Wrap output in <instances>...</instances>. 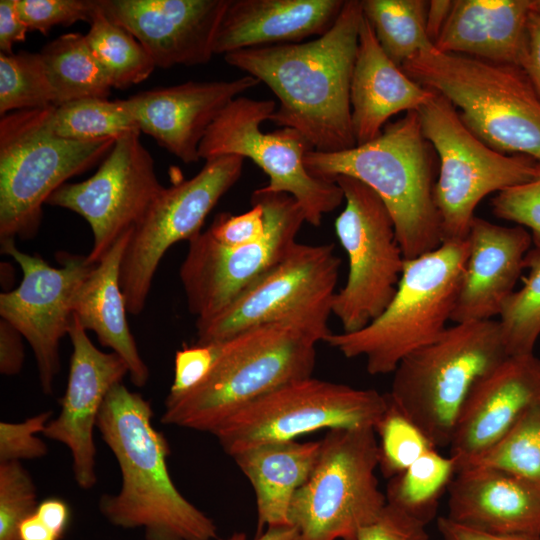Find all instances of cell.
Instances as JSON below:
<instances>
[{"label":"cell","mask_w":540,"mask_h":540,"mask_svg":"<svg viewBox=\"0 0 540 540\" xmlns=\"http://www.w3.org/2000/svg\"><path fill=\"white\" fill-rule=\"evenodd\" d=\"M417 111L386 124L374 140L338 152L310 150L308 172L334 180L345 175L370 187L383 201L395 226L404 259L428 253L443 242L434 200L435 161Z\"/></svg>","instance_id":"cell-3"},{"label":"cell","mask_w":540,"mask_h":540,"mask_svg":"<svg viewBox=\"0 0 540 540\" xmlns=\"http://www.w3.org/2000/svg\"><path fill=\"white\" fill-rule=\"evenodd\" d=\"M28 28L19 17L16 0L0 1V53L13 54V46L26 39Z\"/></svg>","instance_id":"cell-47"},{"label":"cell","mask_w":540,"mask_h":540,"mask_svg":"<svg viewBox=\"0 0 540 540\" xmlns=\"http://www.w3.org/2000/svg\"><path fill=\"white\" fill-rule=\"evenodd\" d=\"M470 466L501 469L540 488V402L531 406L493 447L463 468Z\"/></svg>","instance_id":"cell-36"},{"label":"cell","mask_w":540,"mask_h":540,"mask_svg":"<svg viewBox=\"0 0 540 540\" xmlns=\"http://www.w3.org/2000/svg\"><path fill=\"white\" fill-rule=\"evenodd\" d=\"M341 260L333 244L295 243L287 255L214 317L196 320L198 343L223 342L243 331L288 323L318 335L331 333Z\"/></svg>","instance_id":"cell-11"},{"label":"cell","mask_w":540,"mask_h":540,"mask_svg":"<svg viewBox=\"0 0 540 540\" xmlns=\"http://www.w3.org/2000/svg\"><path fill=\"white\" fill-rule=\"evenodd\" d=\"M467 238L405 259L397 290L385 310L354 332H331L325 339L346 358L364 357L371 375L393 373L413 351L446 330L468 257Z\"/></svg>","instance_id":"cell-6"},{"label":"cell","mask_w":540,"mask_h":540,"mask_svg":"<svg viewBox=\"0 0 540 540\" xmlns=\"http://www.w3.org/2000/svg\"><path fill=\"white\" fill-rule=\"evenodd\" d=\"M434 93L407 76L385 54L363 16L350 89L356 146L377 138L390 117L417 111Z\"/></svg>","instance_id":"cell-26"},{"label":"cell","mask_w":540,"mask_h":540,"mask_svg":"<svg viewBox=\"0 0 540 540\" xmlns=\"http://www.w3.org/2000/svg\"><path fill=\"white\" fill-rule=\"evenodd\" d=\"M377 467L373 427L328 430L313 471L291 502L290 524L300 540H357L387 504Z\"/></svg>","instance_id":"cell-9"},{"label":"cell","mask_w":540,"mask_h":540,"mask_svg":"<svg viewBox=\"0 0 540 540\" xmlns=\"http://www.w3.org/2000/svg\"><path fill=\"white\" fill-rule=\"evenodd\" d=\"M35 513L59 539L63 536L70 517L65 501L59 498L45 499L38 504Z\"/></svg>","instance_id":"cell-50"},{"label":"cell","mask_w":540,"mask_h":540,"mask_svg":"<svg viewBox=\"0 0 540 540\" xmlns=\"http://www.w3.org/2000/svg\"><path fill=\"white\" fill-rule=\"evenodd\" d=\"M96 6V0H16L19 17L28 30L42 34L57 25L90 23Z\"/></svg>","instance_id":"cell-40"},{"label":"cell","mask_w":540,"mask_h":540,"mask_svg":"<svg viewBox=\"0 0 540 540\" xmlns=\"http://www.w3.org/2000/svg\"><path fill=\"white\" fill-rule=\"evenodd\" d=\"M243 162L236 155L205 160L195 176L160 190L133 228L122 258L120 286L129 313L142 312L162 257L201 232L208 214L239 180Z\"/></svg>","instance_id":"cell-16"},{"label":"cell","mask_w":540,"mask_h":540,"mask_svg":"<svg viewBox=\"0 0 540 540\" xmlns=\"http://www.w3.org/2000/svg\"><path fill=\"white\" fill-rule=\"evenodd\" d=\"M68 335L73 352L67 387L59 400V415L48 422L42 434L70 450L75 482L88 490L97 482L93 433L100 409L109 391L129 370L119 355L100 351L91 342L76 316Z\"/></svg>","instance_id":"cell-19"},{"label":"cell","mask_w":540,"mask_h":540,"mask_svg":"<svg viewBox=\"0 0 540 540\" xmlns=\"http://www.w3.org/2000/svg\"><path fill=\"white\" fill-rule=\"evenodd\" d=\"M417 114L439 160L434 200L443 241L467 238L474 211L487 195L529 182L538 173L535 159L498 152L480 140L441 94L435 92Z\"/></svg>","instance_id":"cell-10"},{"label":"cell","mask_w":540,"mask_h":540,"mask_svg":"<svg viewBox=\"0 0 540 540\" xmlns=\"http://www.w3.org/2000/svg\"><path fill=\"white\" fill-rule=\"evenodd\" d=\"M426 525L387 502L380 515L359 531L357 540H428Z\"/></svg>","instance_id":"cell-45"},{"label":"cell","mask_w":540,"mask_h":540,"mask_svg":"<svg viewBox=\"0 0 540 540\" xmlns=\"http://www.w3.org/2000/svg\"><path fill=\"white\" fill-rule=\"evenodd\" d=\"M224 540H247L246 534L242 532L233 533L230 537Z\"/></svg>","instance_id":"cell-54"},{"label":"cell","mask_w":540,"mask_h":540,"mask_svg":"<svg viewBox=\"0 0 540 540\" xmlns=\"http://www.w3.org/2000/svg\"><path fill=\"white\" fill-rule=\"evenodd\" d=\"M54 104L39 52L0 53V115Z\"/></svg>","instance_id":"cell-37"},{"label":"cell","mask_w":540,"mask_h":540,"mask_svg":"<svg viewBox=\"0 0 540 540\" xmlns=\"http://www.w3.org/2000/svg\"><path fill=\"white\" fill-rule=\"evenodd\" d=\"M361 5L380 47L399 67L434 48L426 29L429 1L361 0Z\"/></svg>","instance_id":"cell-31"},{"label":"cell","mask_w":540,"mask_h":540,"mask_svg":"<svg viewBox=\"0 0 540 540\" xmlns=\"http://www.w3.org/2000/svg\"><path fill=\"white\" fill-rule=\"evenodd\" d=\"M528 275L518 291L505 301L498 320L508 356L534 353L540 335V239L532 237V246L523 261Z\"/></svg>","instance_id":"cell-35"},{"label":"cell","mask_w":540,"mask_h":540,"mask_svg":"<svg viewBox=\"0 0 540 540\" xmlns=\"http://www.w3.org/2000/svg\"><path fill=\"white\" fill-rule=\"evenodd\" d=\"M100 10L128 30L156 67L195 66L214 53L229 0H97Z\"/></svg>","instance_id":"cell-20"},{"label":"cell","mask_w":540,"mask_h":540,"mask_svg":"<svg viewBox=\"0 0 540 540\" xmlns=\"http://www.w3.org/2000/svg\"><path fill=\"white\" fill-rule=\"evenodd\" d=\"M50 128L61 138L94 141L139 131L125 100L84 98L52 107Z\"/></svg>","instance_id":"cell-34"},{"label":"cell","mask_w":540,"mask_h":540,"mask_svg":"<svg viewBox=\"0 0 540 540\" xmlns=\"http://www.w3.org/2000/svg\"><path fill=\"white\" fill-rule=\"evenodd\" d=\"M437 528L443 540H540L533 534H494L455 523L446 516L439 517Z\"/></svg>","instance_id":"cell-48"},{"label":"cell","mask_w":540,"mask_h":540,"mask_svg":"<svg viewBox=\"0 0 540 540\" xmlns=\"http://www.w3.org/2000/svg\"><path fill=\"white\" fill-rule=\"evenodd\" d=\"M132 230L112 245L81 282L74 297L73 313L86 331L96 334L102 346L125 361L132 383L143 387L150 373L129 329L127 304L120 286L122 258Z\"/></svg>","instance_id":"cell-28"},{"label":"cell","mask_w":540,"mask_h":540,"mask_svg":"<svg viewBox=\"0 0 540 540\" xmlns=\"http://www.w3.org/2000/svg\"><path fill=\"white\" fill-rule=\"evenodd\" d=\"M334 180L345 201L335 220V232L348 257V275L334 296L332 314L342 332L350 333L368 325L388 306L405 259L381 198L355 178L340 175Z\"/></svg>","instance_id":"cell-15"},{"label":"cell","mask_w":540,"mask_h":540,"mask_svg":"<svg viewBox=\"0 0 540 540\" xmlns=\"http://www.w3.org/2000/svg\"><path fill=\"white\" fill-rule=\"evenodd\" d=\"M467 241L468 257L450 319L454 323L499 316L524 269L532 235L520 225L505 227L475 216Z\"/></svg>","instance_id":"cell-23"},{"label":"cell","mask_w":540,"mask_h":540,"mask_svg":"<svg viewBox=\"0 0 540 540\" xmlns=\"http://www.w3.org/2000/svg\"><path fill=\"white\" fill-rule=\"evenodd\" d=\"M362 20L361 1L346 0L334 25L314 40L242 49L224 59L278 98L270 121L298 131L314 151L351 149L350 89Z\"/></svg>","instance_id":"cell-1"},{"label":"cell","mask_w":540,"mask_h":540,"mask_svg":"<svg viewBox=\"0 0 540 540\" xmlns=\"http://www.w3.org/2000/svg\"><path fill=\"white\" fill-rule=\"evenodd\" d=\"M39 53L53 91L54 106L110 95L112 86L93 56L85 34H62Z\"/></svg>","instance_id":"cell-30"},{"label":"cell","mask_w":540,"mask_h":540,"mask_svg":"<svg viewBox=\"0 0 540 540\" xmlns=\"http://www.w3.org/2000/svg\"><path fill=\"white\" fill-rule=\"evenodd\" d=\"M276 102L239 96L231 101L208 128L199 146L200 159L236 155L252 160L268 176L266 192L292 196L301 207L305 221L321 224L324 214L344 200L335 180L316 178L304 165L313 150L295 129L281 127L265 133L260 125L270 120Z\"/></svg>","instance_id":"cell-13"},{"label":"cell","mask_w":540,"mask_h":540,"mask_svg":"<svg viewBox=\"0 0 540 540\" xmlns=\"http://www.w3.org/2000/svg\"><path fill=\"white\" fill-rule=\"evenodd\" d=\"M37 491L19 461L0 463V540H21V523L36 512Z\"/></svg>","instance_id":"cell-39"},{"label":"cell","mask_w":540,"mask_h":540,"mask_svg":"<svg viewBox=\"0 0 540 540\" xmlns=\"http://www.w3.org/2000/svg\"><path fill=\"white\" fill-rule=\"evenodd\" d=\"M22 335L7 321L0 320V372L17 375L24 362Z\"/></svg>","instance_id":"cell-46"},{"label":"cell","mask_w":540,"mask_h":540,"mask_svg":"<svg viewBox=\"0 0 540 540\" xmlns=\"http://www.w3.org/2000/svg\"><path fill=\"white\" fill-rule=\"evenodd\" d=\"M251 202V209L242 214H218L208 232L226 246L245 245L260 239L265 232V211L261 203Z\"/></svg>","instance_id":"cell-44"},{"label":"cell","mask_w":540,"mask_h":540,"mask_svg":"<svg viewBox=\"0 0 540 540\" xmlns=\"http://www.w3.org/2000/svg\"><path fill=\"white\" fill-rule=\"evenodd\" d=\"M540 96V15L531 11L525 56L521 65Z\"/></svg>","instance_id":"cell-49"},{"label":"cell","mask_w":540,"mask_h":540,"mask_svg":"<svg viewBox=\"0 0 540 540\" xmlns=\"http://www.w3.org/2000/svg\"><path fill=\"white\" fill-rule=\"evenodd\" d=\"M51 106L0 120V239L35 236L42 206L66 181L103 160L116 139L74 141L50 128Z\"/></svg>","instance_id":"cell-8"},{"label":"cell","mask_w":540,"mask_h":540,"mask_svg":"<svg viewBox=\"0 0 540 540\" xmlns=\"http://www.w3.org/2000/svg\"><path fill=\"white\" fill-rule=\"evenodd\" d=\"M89 24L87 43L112 88L124 89L151 75L156 65L146 49L128 30L107 18L98 4Z\"/></svg>","instance_id":"cell-32"},{"label":"cell","mask_w":540,"mask_h":540,"mask_svg":"<svg viewBox=\"0 0 540 540\" xmlns=\"http://www.w3.org/2000/svg\"><path fill=\"white\" fill-rule=\"evenodd\" d=\"M344 0H229L214 53L300 43L324 35L336 22Z\"/></svg>","instance_id":"cell-25"},{"label":"cell","mask_w":540,"mask_h":540,"mask_svg":"<svg viewBox=\"0 0 540 540\" xmlns=\"http://www.w3.org/2000/svg\"><path fill=\"white\" fill-rule=\"evenodd\" d=\"M448 491L451 521L494 534L540 535V488L507 471L470 466Z\"/></svg>","instance_id":"cell-24"},{"label":"cell","mask_w":540,"mask_h":540,"mask_svg":"<svg viewBox=\"0 0 540 540\" xmlns=\"http://www.w3.org/2000/svg\"><path fill=\"white\" fill-rule=\"evenodd\" d=\"M455 474V459L431 449L389 479L387 502L427 524L434 517L439 498Z\"/></svg>","instance_id":"cell-33"},{"label":"cell","mask_w":540,"mask_h":540,"mask_svg":"<svg viewBox=\"0 0 540 540\" xmlns=\"http://www.w3.org/2000/svg\"><path fill=\"white\" fill-rule=\"evenodd\" d=\"M51 411L41 412L22 422H0V463L44 457L48 448L36 436L51 420Z\"/></svg>","instance_id":"cell-42"},{"label":"cell","mask_w":540,"mask_h":540,"mask_svg":"<svg viewBox=\"0 0 540 540\" xmlns=\"http://www.w3.org/2000/svg\"><path fill=\"white\" fill-rule=\"evenodd\" d=\"M540 402V359L507 356L471 387L450 442L456 472L493 447L534 404Z\"/></svg>","instance_id":"cell-21"},{"label":"cell","mask_w":540,"mask_h":540,"mask_svg":"<svg viewBox=\"0 0 540 540\" xmlns=\"http://www.w3.org/2000/svg\"><path fill=\"white\" fill-rule=\"evenodd\" d=\"M491 207L497 218L528 228L540 239V164L535 178L497 193Z\"/></svg>","instance_id":"cell-41"},{"label":"cell","mask_w":540,"mask_h":540,"mask_svg":"<svg viewBox=\"0 0 540 540\" xmlns=\"http://www.w3.org/2000/svg\"><path fill=\"white\" fill-rule=\"evenodd\" d=\"M531 0H455L437 51L521 67Z\"/></svg>","instance_id":"cell-27"},{"label":"cell","mask_w":540,"mask_h":540,"mask_svg":"<svg viewBox=\"0 0 540 540\" xmlns=\"http://www.w3.org/2000/svg\"><path fill=\"white\" fill-rule=\"evenodd\" d=\"M319 452L320 441L293 440L261 444L232 457L255 493L257 535L265 526L291 525V502L313 471Z\"/></svg>","instance_id":"cell-29"},{"label":"cell","mask_w":540,"mask_h":540,"mask_svg":"<svg viewBox=\"0 0 540 540\" xmlns=\"http://www.w3.org/2000/svg\"><path fill=\"white\" fill-rule=\"evenodd\" d=\"M401 69L448 99L466 127L489 147L540 164V96L521 67L434 47L417 53Z\"/></svg>","instance_id":"cell-5"},{"label":"cell","mask_w":540,"mask_h":540,"mask_svg":"<svg viewBox=\"0 0 540 540\" xmlns=\"http://www.w3.org/2000/svg\"><path fill=\"white\" fill-rule=\"evenodd\" d=\"M149 401L122 382L107 394L96 428L121 472L116 495L104 494L100 513L114 526L142 528L145 540H213L217 526L175 486L168 470L170 448L152 424Z\"/></svg>","instance_id":"cell-2"},{"label":"cell","mask_w":540,"mask_h":540,"mask_svg":"<svg viewBox=\"0 0 540 540\" xmlns=\"http://www.w3.org/2000/svg\"><path fill=\"white\" fill-rule=\"evenodd\" d=\"M321 341L305 328L274 323L220 342L205 378L179 397H166L161 422L214 434L255 399L285 384L312 377L316 346Z\"/></svg>","instance_id":"cell-4"},{"label":"cell","mask_w":540,"mask_h":540,"mask_svg":"<svg viewBox=\"0 0 540 540\" xmlns=\"http://www.w3.org/2000/svg\"><path fill=\"white\" fill-rule=\"evenodd\" d=\"M387 394L313 377L285 384L242 407L213 435L231 457L248 448L326 429L373 427Z\"/></svg>","instance_id":"cell-12"},{"label":"cell","mask_w":540,"mask_h":540,"mask_svg":"<svg viewBox=\"0 0 540 540\" xmlns=\"http://www.w3.org/2000/svg\"><path fill=\"white\" fill-rule=\"evenodd\" d=\"M452 6L453 1L450 0L429 1L426 29L433 45L448 19Z\"/></svg>","instance_id":"cell-51"},{"label":"cell","mask_w":540,"mask_h":540,"mask_svg":"<svg viewBox=\"0 0 540 540\" xmlns=\"http://www.w3.org/2000/svg\"><path fill=\"white\" fill-rule=\"evenodd\" d=\"M255 540H300V535L293 525L273 526L267 527Z\"/></svg>","instance_id":"cell-53"},{"label":"cell","mask_w":540,"mask_h":540,"mask_svg":"<svg viewBox=\"0 0 540 540\" xmlns=\"http://www.w3.org/2000/svg\"><path fill=\"white\" fill-rule=\"evenodd\" d=\"M1 252L22 270L20 285L0 294L1 319L30 344L43 393L51 394L60 370L59 345L73 319L76 291L96 263L87 256L58 254L61 267H51L37 255L16 247L14 239L1 240Z\"/></svg>","instance_id":"cell-18"},{"label":"cell","mask_w":540,"mask_h":540,"mask_svg":"<svg viewBox=\"0 0 540 540\" xmlns=\"http://www.w3.org/2000/svg\"><path fill=\"white\" fill-rule=\"evenodd\" d=\"M531 9L540 15V0H531Z\"/></svg>","instance_id":"cell-55"},{"label":"cell","mask_w":540,"mask_h":540,"mask_svg":"<svg viewBox=\"0 0 540 540\" xmlns=\"http://www.w3.org/2000/svg\"><path fill=\"white\" fill-rule=\"evenodd\" d=\"M140 133L135 130L118 137L90 178L63 184L46 202L71 210L88 222L93 246L87 259L92 263L138 224L163 188Z\"/></svg>","instance_id":"cell-17"},{"label":"cell","mask_w":540,"mask_h":540,"mask_svg":"<svg viewBox=\"0 0 540 540\" xmlns=\"http://www.w3.org/2000/svg\"><path fill=\"white\" fill-rule=\"evenodd\" d=\"M21 540H60L36 515L33 513L20 525Z\"/></svg>","instance_id":"cell-52"},{"label":"cell","mask_w":540,"mask_h":540,"mask_svg":"<svg viewBox=\"0 0 540 540\" xmlns=\"http://www.w3.org/2000/svg\"><path fill=\"white\" fill-rule=\"evenodd\" d=\"M220 349L219 343H198L176 352L174 379L167 398L179 397L196 387L208 374Z\"/></svg>","instance_id":"cell-43"},{"label":"cell","mask_w":540,"mask_h":540,"mask_svg":"<svg viewBox=\"0 0 540 540\" xmlns=\"http://www.w3.org/2000/svg\"><path fill=\"white\" fill-rule=\"evenodd\" d=\"M251 200L261 203L265 211V232L257 241L226 246L208 230L188 241L179 276L188 310L197 321L208 320L221 312L297 243V234L306 221L292 196L258 188Z\"/></svg>","instance_id":"cell-14"},{"label":"cell","mask_w":540,"mask_h":540,"mask_svg":"<svg viewBox=\"0 0 540 540\" xmlns=\"http://www.w3.org/2000/svg\"><path fill=\"white\" fill-rule=\"evenodd\" d=\"M507 356L498 321L455 323L398 364L387 397L436 449L449 447L471 387Z\"/></svg>","instance_id":"cell-7"},{"label":"cell","mask_w":540,"mask_h":540,"mask_svg":"<svg viewBox=\"0 0 540 540\" xmlns=\"http://www.w3.org/2000/svg\"><path fill=\"white\" fill-rule=\"evenodd\" d=\"M260 84L245 75L231 81H188L140 92L125 100L140 132L181 160H200L199 146L210 125L242 93Z\"/></svg>","instance_id":"cell-22"},{"label":"cell","mask_w":540,"mask_h":540,"mask_svg":"<svg viewBox=\"0 0 540 540\" xmlns=\"http://www.w3.org/2000/svg\"><path fill=\"white\" fill-rule=\"evenodd\" d=\"M375 431L380 439L379 468L388 479L400 474L435 448L423 432L390 401Z\"/></svg>","instance_id":"cell-38"}]
</instances>
